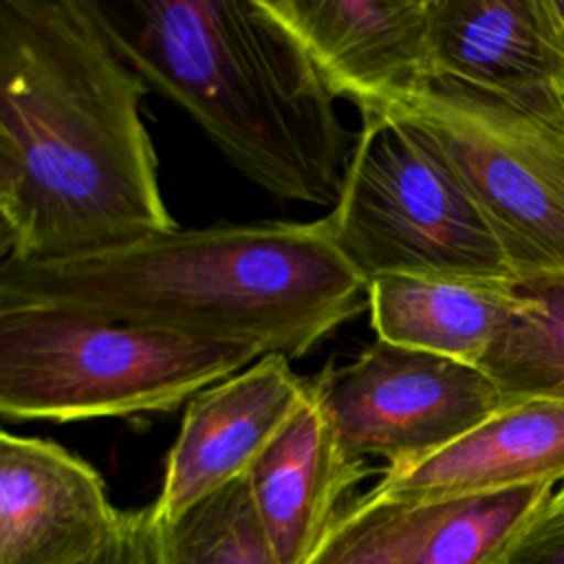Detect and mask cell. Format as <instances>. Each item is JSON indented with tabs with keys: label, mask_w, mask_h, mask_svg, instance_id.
<instances>
[{
	"label": "cell",
	"mask_w": 564,
	"mask_h": 564,
	"mask_svg": "<svg viewBox=\"0 0 564 564\" xmlns=\"http://www.w3.org/2000/svg\"><path fill=\"white\" fill-rule=\"evenodd\" d=\"M513 282L383 275L366 284L377 339L480 364L513 304Z\"/></svg>",
	"instance_id": "14"
},
{
	"label": "cell",
	"mask_w": 564,
	"mask_h": 564,
	"mask_svg": "<svg viewBox=\"0 0 564 564\" xmlns=\"http://www.w3.org/2000/svg\"><path fill=\"white\" fill-rule=\"evenodd\" d=\"M427 79L516 101L564 95V0H427Z\"/></svg>",
	"instance_id": "10"
},
{
	"label": "cell",
	"mask_w": 564,
	"mask_h": 564,
	"mask_svg": "<svg viewBox=\"0 0 564 564\" xmlns=\"http://www.w3.org/2000/svg\"><path fill=\"white\" fill-rule=\"evenodd\" d=\"M93 315L194 339L306 355L368 308L319 220L170 229L110 249L0 260V311Z\"/></svg>",
	"instance_id": "2"
},
{
	"label": "cell",
	"mask_w": 564,
	"mask_h": 564,
	"mask_svg": "<svg viewBox=\"0 0 564 564\" xmlns=\"http://www.w3.org/2000/svg\"><path fill=\"white\" fill-rule=\"evenodd\" d=\"M335 97L359 110L427 79V0H264Z\"/></svg>",
	"instance_id": "11"
},
{
	"label": "cell",
	"mask_w": 564,
	"mask_h": 564,
	"mask_svg": "<svg viewBox=\"0 0 564 564\" xmlns=\"http://www.w3.org/2000/svg\"><path fill=\"white\" fill-rule=\"evenodd\" d=\"M557 485L452 498L416 564H494L542 513Z\"/></svg>",
	"instance_id": "18"
},
{
	"label": "cell",
	"mask_w": 564,
	"mask_h": 564,
	"mask_svg": "<svg viewBox=\"0 0 564 564\" xmlns=\"http://www.w3.org/2000/svg\"><path fill=\"white\" fill-rule=\"evenodd\" d=\"M311 388L344 449L388 467L447 447L507 405L480 366L383 339Z\"/></svg>",
	"instance_id": "7"
},
{
	"label": "cell",
	"mask_w": 564,
	"mask_h": 564,
	"mask_svg": "<svg viewBox=\"0 0 564 564\" xmlns=\"http://www.w3.org/2000/svg\"><path fill=\"white\" fill-rule=\"evenodd\" d=\"M494 564H564V522L533 520Z\"/></svg>",
	"instance_id": "20"
},
{
	"label": "cell",
	"mask_w": 564,
	"mask_h": 564,
	"mask_svg": "<svg viewBox=\"0 0 564 564\" xmlns=\"http://www.w3.org/2000/svg\"><path fill=\"white\" fill-rule=\"evenodd\" d=\"M322 223L366 284L383 275L518 280L456 176L416 134L379 112H361L339 196Z\"/></svg>",
	"instance_id": "6"
},
{
	"label": "cell",
	"mask_w": 564,
	"mask_h": 564,
	"mask_svg": "<svg viewBox=\"0 0 564 564\" xmlns=\"http://www.w3.org/2000/svg\"><path fill=\"white\" fill-rule=\"evenodd\" d=\"M540 522H564V480L553 489V496L549 498L542 513L535 518Z\"/></svg>",
	"instance_id": "21"
},
{
	"label": "cell",
	"mask_w": 564,
	"mask_h": 564,
	"mask_svg": "<svg viewBox=\"0 0 564 564\" xmlns=\"http://www.w3.org/2000/svg\"><path fill=\"white\" fill-rule=\"evenodd\" d=\"M370 467L344 449L315 392L247 474L249 494L280 564H302Z\"/></svg>",
	"instance_id": "13"
},
{
	"label": "cell",
	"mask_w": 564,
	"mask_h": 564,
	"mask_svg": "<svg viewBox=\"0 0 564 564\" xmlns=\"http://www.w3.org/2000/svg\"><path fill=\"white\" fill-rule=\"evenodd\" d=\"M117 53L282 200L333 207L357 134L264 0H93Z\"/></svg>",
	"instance_id": "3"
},
{
	"label": "cell",
	"mask_w": 564,
	"mask_h": 564,
	"mask_svg": "<svg viewBox=\"0 0 564 564\" xmlns=\"http://www.w3.org/2000/svg\"><path fill=\"white\" fill-rule=\"evenodd\" d=\"M452 507L370 489L346 502L302 564H416Z\"/></svg>",
	"instance_id": "16"
},
{
	"label": "cell",
	"mask_w": 564,
	"mask_h": 564,
	"mask_svg": "<svg viewBox=\"0 0 564 564\" xmlns=\"http://www.w3.org/2000/svg\"><path fill=\"white\" fill-rule=\"evenodd\" d=\"M84 564H156L152 505L126 511L115 538Z\"/></svg>",
	"instance_id": "19"
},
{
	"label": "cell",
	"mask_w": 564,
	"mask_h": 564,
	"mask_svg": "<svg viewBox=\"0 0 564 564\" xmlns=\"http://www.w3.org/2000/svg\"><path fill=\"white\" fill-rule=\"evenodd\" d=\"M156 564H280L256 513L247 476L172 520L154 516Z\"/></svg>",
	"instance_id": "17"
},
{
	"label": "cell",
	"mask_w": 564,
	"mask_h": 564,
	"mask_svg": "<svg viewBox=\"0 0 564 564\" xmlns=\"http://www.w3.org/2000/svg\"><path fill=\"white\" fill-rule=\"evenodd\" d=\"M564 480V403H507L447 447L401 467L375 485L408 500H449Z\"/></svg>",
	"instance_id": "12"
},
{
	"label": "cell",
	"mask_w": 564,
	"mask_h": 564,
	"mask_svg": "<svg viewBox=\"0 0 564 564\" xmlns=\"http://www.w3.org/2000/svg\"><path fill=\"white\" fill-rule=\"evenodd\" d=\"M123 518L93 465L53 441L0 434V564H84Z\"/></svg>",
	"instance_id": "9"
},
{
	"label": "cell",
	"mask_w": 564,
	"mask_h": 564,
	"mask_svg": "<svg viewBox=\"0 0 564 564\" xmlns=\"http://www.w3.org/2000/svg\"><path fill=\"white\" fill-rule=\"evenodd\" d=\"M150 88L93 0H0V256L93 253L176 229L141 117Z\"/></svg>",
	"instance_id": "1"
},
{
	"label": "cell",
	"mask_w": 564,
	"mask_h": 564,
	"mask_svg": "<svg viewBox=\"0 0 564 564\" xmlns=\"http://www.w3.org/2000/svg\"><path fill=\"white\" fill-rule=\"evenodd\" d=\"M262 355L93 315L0 311V414L66 423L170 412Z\"/></svg>",
	"instance_id": "4"
},
{
	"label": "cell",
	"mask_w": 564,
	"mask_h": 564,
	"mask_svg": "<svg viewBox=\"0 0 564 564\" xmlns=\"http://www.w3.org/2000/svg\"><path fill=\"white\" fill-rule=\"evenodd\" d=\"M478 366L505 403H564V275L516 280L509 315Z\"/></svg>",
	"instance_id": "15"
},
{
	"label": "cell",
	"mask_w": 564,
	"mask_h": 564,
	"mask_svg": "<svg viewBox=\"0 0 564 564\" xmlns=\"http://www.w3.org/2000/svg\"><path fill=\"white\" fill-rule=\"evenodd\" d=\"M359 112L394 119L445 163L518 278L564 275V95L516 101L425 79Z\"/></svg>",
	"instance_id": "5"
},
{
	"label": "cell",
	"mask_w": 564,
	"mask_h": 564,
	"mask_svg": "<svg viewBox=\"0 0 564 564\" xmlns=\"http://www.w3.org/2000/svg\"><path fill=\"white\" fill-rule=\"evenodd\" d=\"M311 394L289 357L269 352L245 370L198 392L185 408L167 452L165 478L152 502L159 520H172L249 474Z\"/></svg>",
	"instance_id": "8"
}]
</instances>
